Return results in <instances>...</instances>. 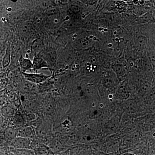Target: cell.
Here are the masks:
<instances>
[{"label": "cell", "mask_w": 155, "mask_h": 155, "mask_svg": "<svg viewBox=\"0 0 155 155\" xmlns=\"http://www.w3.org/2000/svg\"><path fill=\"white\" fill-rule=\"evenodd\" d=\"M51 150L53 151L54 152H58L61 149V146L59 144V142L53 143L52 145L51 146Z\"/></svg>", "instance_id": "obj_1"}, {"label": "cell", "mask_w": 155, "mask_h": 155, "mask_svg": "<svg viewBox=\"0 0 155 155\" xmlns=\"http://www.w3.org/2000/svg\"><path fill=\"white\" fill-rule=\"evenodd\" d=\"M6 133L8 137L10 138H13L15 134V131L11 128L8 129L6 131Z\"/></svg>", "instance_id": "obj_2"}, {"label": "cell", "mask_w": 155, "mask_h": 155, "mask_svg": "<svg viewBox=\"0 0 155 155\" xmlns=\"http://www.w3.org/2000/svg\"><path fill=\"white\" fill-rule=\"evenodd\" d=\"M37 154L38 155H46L48 154V151L46 149L41 148L37 150Z\"/></svg>", "instance_id": "obj_3"}, {"label": "cell", "mask_w": 155, "mask_h": 155, "mask_svg": "<svg viewBox=\"0 0 155 155\" xmlns=\"http://www.w3.org/2000/svg\"><path fill=\"white\" fill-rule=\"evenodd\" d=\"M150 58L154 65H155V51L152 50L150 52Z\"/></svg>", "instance_id": "obj_4"}, {"label": "cell", "mask_w": 155, "mask_h": 155, "mask_svg": "<svg viewBox=\"0 0 155 155\" xmlns=\"http://www.w3.org/2000/svg\"><path fill=\"white\" fill-rule=\"evenodd\" d=\"M54 22H55L56 23H58V19H55Z\"/></svg>", "instance_id": "obj_5"}, {"label": "cell", "mask_w": 155, "mask_h": 155, "mask_svg": "<svg viewBox=\"0 0 155 155\" xmlns=\"http://www.w3.org/2000/svg\"><path fill=\"white\" fill-rule=\"evenodd\" d=\"M40 21V20L39 19H38V20H37V22H39Z\"/></svg>", "instance_id": "obj_6"}, {"label": "cell", "mask_w": 155, "mask_h": 155, "mask_svg": "<svg viewBox=\"0 0 155 155\" xmlns=\"http://www.w3.org/2000/svg\"><path fill=\"white\" fill-rule=\"evenodd\" d=\"M26 58H28V55H27V54H26Z\"/></svg>", "instance_id": "obj_7"}, {"label": "cell", "mask_w": 155, "mask_h": 155, "mask_svg": "<svg viewBox=\"0 0 155 155\" xmlns=\"http://www.w3.org/2000/svg\"><path fill=\"white\" fill-rule=\"evenodd\" d=\"M27 52L29 53H30V50H28V51H27Z\"/></svg>", "instance_id": "obj_8"}, {"label": "cell", "mask_w": 155, "mask_h": 155, "mask_svg": "<svg viewBox=\"0 0 155 155\" xmlns=\"http://www.w3.org/2000/svg\"><path fill=\"white\" fill-rule=\"evenodd\" d=\"M62 69H60V72H62Z\"/></svg>", "instance_id": "obj_9"}]
</instances>
